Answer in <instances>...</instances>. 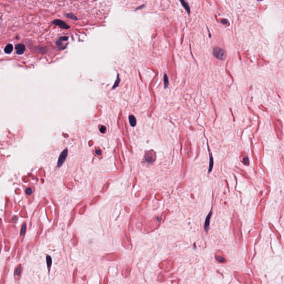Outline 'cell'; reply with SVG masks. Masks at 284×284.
<instances>
[{
	"instance_id": "10",
	"label": "cell",
	"mask_w": 284,
	"mask_h": 284,
	"mask_svg": "<svg viewBox=\"0 0 284 284\" xmlns=\"http://www.w3.org/2000/svg\"><path fill=\"white\" fill-rule=\"evenodd\" d=\"M26 225L25 223H23V224L22 225V227H21V236H24L25 233H26Z\"/></svg>"
},
{
	"instance_id": "3",
	"label": "cell",
	"mask_w": 284,
	"mask_h": 284,
	"mask_svg": "<svg viewBox=\"0 0 284 284\" xmlns=\"http://www.w3.org/2000/svg\"><path fill=\"white\" fill-rule=\"evenodd\" d=\"M22 273V266L19 264L18 265L16 266V268L15 270V272H14V276L16 280H19L21 277V275Z\"/></svg>"
},
{
	"instance_id": "14",
	"label": "cell",
	"mask_w": 284,
	"mask_h": 284,
	"mask_svg": "<svg viewBox=\"0 0 284 284\" xmlns=\"http://www.w3.org/2000/svg\"><path fill=\"white\" fill-rule=\"evenodd\" d=\"M99 130L101 133H105V131H106V128H105V126H101V127H99Z\"/></svg>"
},
{
	"instance_id": "5",
	"label": "cell",
	"mask_w": 284,
	"mask_h": 284,
	"mask_svg": "<svg viewBox=\"0 0 284 284\" xmlns=\"http://www.w3.org/2000/svg\"><path fill=\"white\" fill-rule=\"evenodd\" d=\"M16 53L18 54H22L26 50V47L23 44H18L16 46Z\"/></svg>"
},
{
	"instance_id": "7",
	"label": "cell",
	"mask_w": 284,
	"mask_h": 284,
	"mask_svg": "<svg viewBox=\"0 0 284 284\" xmlns=\"http://www.w3.org/2000/svg\"><path fill=\"white\" fill-rule=\"evenodd\" d=\"M13 51V46L12 44H8L5 48V52L6 53H11Z\"/></svg>"
},
{
	"instance_id": "11",
	"label": "cell",
	"mask_w": 284,
	"mask_h": 284,
	"mask_svg": "<svg viewBox=\"0 0 284 284\" xmlns=\"http://www.w3.org/2000/svg\"><path fill=\"white\" fill-rule=\"evenodd\" d=\"M47 266H48V270L49 271L50 268H51V266L52 265V259L49 256H47Z\"/></svg>"
},
{
	"instance_id": "2",
	"label": "cell",
	"mask_w": 284,
	"mask_h": 284,
	"mask_svg": "<svg viewBox=\"0 0 284 284\" xmlns=\"http://www.w3.org/2000/svg\"><path fill=\"white\" fill-rule=\"evenodd\" d=\"M67 154H68L67 149H65L62 153H61L58 161L57 165L58 167H60L63 165V164L64 163V162H65V161L66 160L67 156Z\"/></svg>"
},
{
	"instance_id": "1",
	"label": "cell",
	"mask_w": 284,
	"mask_h": 284,
	"mask_svg": "<svg viewBox=\"0 0 284 284\" xmlns=\"http://www.w3.org/2000/svg\"><path fill=\"white\" fill-rule=\"evenodd\" d=\"M213 54L214 57L221 61H224L227 56L226 52L225 50L219 47H214L213 49Z\"/></svg>"
},
{
	"instance_id": "6",
	"label": "cell",
	"mask_w": 284,
	"mask_h": 284,
	"mask_svg": "<svg viewBox=\"0 0 284 284\" xmlns=\"http://www.w3.org/2000/svg\"><path fill=\"white\" fill-rule=\"evenodd\" d=\"M129 121L130 124L131 125V126L132 127H134L136 125V123H137L136 119L134 117V116L133 115H131L129 117Z\"/></svg>"
},
{
	"instance_id": "15",
	"label": "cell",
	"mask_w": 284,
	"mask_h": 284,
	"mask_svg": "<svg viewBox=\"0 0 284 284\" xmlns=\"http://www.w3.org/2000/svg\"><path fill=\"white\" fill-rule=\"evenodd\" d=\"M26 193L27 194H28V195L31 194L32 193V189H31V188H28V189H27L26 190Z\"/></svg>"
},
{
	"instance_id": "13",
	"label": "cell",
	"mask_w": 284,
	"mask_h": 284,
	"mask_svg": "<svg viewBox=\"0 0 284 284\" xmlns=\"http://www.w3.org/2000/svg\"><path fill=\"white\" fill-rule=\"evenodd\" d=\"M120 82V79H119V76H117V79H116V81L115 83V86L113 87V88H115L117 87H118V86L119 85V83Z\"/></svg>"
},
{
	"instance_id": "8",
	"label": "cell",
	"mask_w": 284,
	"mask_h": 284,
	"mask_svg": "<svg viewBox=\"0 0 284 284\" xmlns=\"http://www.w3.org/2000/svg\"><path fill=\"white\" fill-rule=\"evenodd\" d=\"M210 217H211V213H209V214H208V215L207 218V219H206L205 223V229L206 230V231L208 230L209 226Z\"/></svg>"
},
{
	"instance_id": "12",
	"label": "cell",
	"mask_w": 284,
	"mask_h": 284,
	"mask_svg": "<svg viewBox=\"0 0 284 284\" xmlns=\"http://www.w3.org/2000/svg\"><path fill=\"white\" fill-rule=\"evenodd\" d=\"M164 87L166 88L168 87V86L169 85V81H168V77H167L166 74H164Z\"/></svg>"
},
{
	"instance_id": "9",
	"label": "cell",
	"mask_w": 284,
	"mask_h": 284,
	"mask_svg": "<svg viewBox=\"0 0 284 284\" xmlns=\"http://www.w3.org/2000/svg\"><path fill=\"white\" fill-rule=\"evenodd\" d=\"M180 2L182 3V5L184 7V8H185V10H186V11H187L188 13L189 14L190 13V8H189V6H188L187 3H186V2L184 1H180Z\"/></svg>"
},
{
	"instance_id": "4",
	"label": "cell",
	"mask_w": 284,
	"mask_h": 284,
	"mask_svg": "<svg viewBox=\"0 0 284 284\" xmlns=\"http://www.w3.org/2000/svg\"><path fill=\"white\" fill-rule=\"evenodd\" d=\"M52 23L55 24V25H57V26H59L63 28V29H68L69 28L68 25L65 22H63L61 20H60V19H55V20L53 21L52 22Z\"/></svg>"
},
{
	"instance_id": "16",
	"label": "cell",
	"mask_w": 284,
	"mask_h": 284,
	"mask_svg": "<svg viewBox=\"0 0 284 284\" xmlns=\"http://www.w3.org/2000/svg\"><path fill=\"white\" fill-rule=\"evenodd\" d=\"M96 154L98 155H100L101 154V151L100 149H96Z\"/></svg>"
}]
</instances>
